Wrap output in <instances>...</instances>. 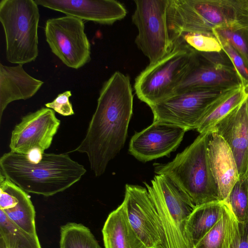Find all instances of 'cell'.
<instances>
[{"instance_id": "cell-1", "label": "cell", "mask_w": 248, "mask_h": 248, "mask_svg": "<svg viewBox=\"0 0 248 248\" xmlns=\"http://www.w3.org/2000/svg\"><path fill=\"white\" fill-rule=\"evenodd\" d=\"M133 107L130 78L116 71L103 85L85 136L72 151L86 154L96 177L124 146Z\"/></svg>"}, {"instance_id": "cell-2", "label": "cell", "mask_w": 248, "mask_h": 248, "mask_svg": "<svg viewBox=\"0 0 248 248\" xmlns=\"http://www.w3.org/2000/svg\"><path fill=\"white\" fill-rule=\"evenodd\" d=\"M86 172L84 167L68 154L43 153L38 161L29 155L12 151L0 158V173L28 193L52 196L78 182Z\"/></svg>"}, {"instance_id": "cell-3", "label": "cell", "mask_w": 248, "mask_h": 248, "mask_svg": "<svg viewBox=\"0 0 248 248\" xmlns=\"http://www.w3.org/2000/svg\"><path fill=\"white\" fill-rule=\"evenodd\" d=\"M167 21L176 43L182 35H213L214 29L234 24L248 28L247 0H169Z\"/></svg>"}, {"instance_id": "cell-4", "label": "cell", "mask_w": 248, "mask_h": 248, "mask_svg": "<svg viewBox=\"0 0 248 248\" xmlns=\"http://www.w3.org/2000/svg\"><path fill=\"white\" fill-rule=\"evenodd\" d=\"M208 133L200 134L192 144L170 162L157 164V174H164L182 189L197 206L220 201L207 152Z\"/></svg>"}, {"instance_id": "cell-5", "label": "cell", "mask_w": 248, "mask_h": 248, "mask_svg": "<svg viewBox=\"0 0 248 248\" xmlns=\"http://www.w3.org/2000/svg\"><path fill=\"white\" fill-rule=\"evenodd\" d=\"M33 0H1L0 21L5 33L6 57L10 63L23 65L38 56L40 14Z\"/></svg>"}, {"instance_id": "cell-6", "label": "cell", "mask_w": 248, "mask_h": 248, "mask_svg": "<svg viewBox=\"0 0 248 248\" xmlns=\"http://www.w3.org/2000/svg\"><path fill=\"white\" fill-rule=\"evenodd\" d=\"M196 56L197 51L180 39L170 53L149 64L136 77L134 89L138 98L150 107L172 95Z\"/></svg>"}, {"instance_id": "cell-7", "label": "cell", "mask_w": 248, "mask_h": 248, "mask_svg": "<svg viewBox=\"0 0 248 248\" xmlns=\"http://www.w3.org/2000/svg\"><path fill=\"white\" fill-rule=\"evenodd\" d=\"M151 183L144 182L161 218L169 248H189L185 227L196 205L168 176L157 174Z\"/></svg>"}, {"instance_id": "cell-8", "label": "cell", "mask_w": 248, "mask_h": 248, "mask_svg": "<svg viewBox=\"0 0 248 248\" xmlns=\"http://www.w3.org/2000/svg\"><path fill=\"white\" fill-rule=\"evenodd\" d=\"M135 3L132 20L138 30L135 43L152 64L170 53L176 45L167 21L169 0H137Z\"/></svg>"}, {"instance_id": "cell-9", "label": "cell", "mask_w": 248, "mask_h": 248, "mask_svg": "<svg viewBox=\"0 0 248 248\" xmlns=\"http://www.w3.org/2000/svg\"><path fill=\"white\" fill-rule=\"evenodd\" d=\"M231 89L200 88L172 94L150 106L153 122L177 126L186 131L196 130L210 105Z\"/></svg>"}, {"instance_id": "cell-10", "label": "cell", "mask_w": 248, "mask_h": 248, "mask_svg": "<svg viewBox=\"0 0 248 248\" xmlns=\"http://www.w3.org/2000/svg\"><path fill=\"white\" fill-rule=\"evenodd\" d=\"M83 20L72 16L48 19L46 40L52 52L66 66L78 69L91 60V45Z\"/></svg>"}, {"instance_id": "cell-11", "label": "cell", "mask_w": 248, "mask_h": 248, "mask_svg": "<svg viewBox=\"0 0 248 248\" xmlns=\"http://www.w3.org/2000/svg\"><path fill=\"white\" fill-rule=\"evenodd\" d=\"M123 202L132 228L147 248H169L161 218L146 188L126 185Z\"/></svg>"}, {"instance_id": "cell-12", "label": "cell", "mask_w": 248, "mask_h": 248, "mask_svg": "<svg viewBox=\"0 0 248 248\" xmlns=\"http://www.w3.org/2000/svg\"><path fill=\"white\" fill-rule=\"evenodd\" d=\"M241 85L239 76L223 50L197 51L194 62L172 94L200 88L227 89Z\"/></svg>"}, {"instance_id": "cell-13", "label": "cell", "mask_w": 248, "mask_h": 248, "mask_svg": "<svg viewBox=\"0 0 248 248\" xmlns=\"http://www.w3.org/2000/svg\"><path fill=\"white\" fill-rule=\"evenodd\" d=\"M60 124L54 111L46 107L26 114L12 132L11 151L30 155L36 151L43 154L51 146Z\"/></svg>"}, {"instance_id": "cell-14", "label": "cell", "mask_w": 248, "mask_h": 248, "mask_svg": "<svg viewBox=\"0 0 248 248\" xmlns=\"http://www.w3.org/2000/svg\"><path fill=\"white\" fill-rule=\"evenodd\" d=\"M186 130L177 126L158 122L131 139L129 152L140 161L147 162L168 155L181 142Z\"/></svg>"}, {"instance_id": "cell-15", "label": "cell", "mask_w": 248, "mask_h": 248, "mask_svg": "<svg viewBox=\"0 0 248 248\" xmlns=\"http://www.w3.org/2000/svg\"><path fill=\"white\" fill-rule=\"evenodd\" d=\"M38 5L82 20L111 25L123 19L127 11L115 0H35Z\"/></svg>"}, {"instance_id": "cell-16", "label": "cell", "mask_w": 248, "mask_h": 248, "mask_svg": "<svg viewBox=\"0 0 248 248\" xmlns=\"http://www.w3.org/2000/svg\"><path fill=\"white\" fill-rule=\"evenodd\" d=\"M212 132L220 136L235 158L239 178L247 177L248 167V95L220 121Z\"/></svg>"}, {"instance_id": "cell-17", "label": "cell", "mask_w": 248, "mask_h": 248, "mask_svg": "<svg viewBox=\"0 0 248 248\" xmlns=\"http://www.w3.org/2000/svg\"><path fill=\"white\" fill-rule=\"evenodd\" d=\"M207 147L210 168L218 187L220 201L224 202L239 179L237 164L231 149L216 132L208 133Z\"/></svg>"}, {"instance_id": "cell-18", "label": "cell", "mask_w": 248, "mask_h": 248, "mask_svg": "<svg viewBox=\"0 0 248 248\" xmlns=\"http://www.w3.org/2000/svg\"><path fill=\"white\" fill-rule=\"evenodd\" d=\"M0 210L21 228L37 235L35 211L29 195L0 173Z\"/></svg>"}, {"instance_id": "cell-19", "label": "cell", "mask_w": 248, "mask_h": 248, "mask_svg": "<svg viewBox=\"0 0 248 248\" xmlns=\"http://www.w3.org/2000/svg\"><path fill=\"white\" fill-rule=\"evenodd\" d=\"M44 82L28 74L22 65L9 66L0 64V123L11 102L32 97Z\"/></svg>"}, {"instance_id": "cell-20", "label": "cell", "mask_w": 248, "mask_h": 248, "mask_svg": "<svg viewBox=\"0 0 248 248\" xmlns=\"http://www.w3.org/2000/svg\"><path fill=\"white\" fill-rule=\"evenodd\" d=\"M102 232L105 248H147L132 228L123 202L109 214Z\"/></svg>"}, {"instance_id": "cell-21", "label": "cell", "mask_w": 248, "mask_h": 248, "mask_svg": "<svg viewBox=\"0 0 248 248\" xmlns=\"http://www.w3.org/2000/svg\"><path fill=\"white\" fill-rule=\"evenodd\" d=\"M224 202L217 201L196 206L185 227L189 248H194L221 218Z\"/></svg>"}, {"instance_id": "cell-22", "label": "cell", "mask_w": 248, "mask_h": 248, "mask_svg": "<svg viewBox=\"0 0 248 248\" xmlns=\"http://www.w3.org/2000/svg\"><path fill=\"white\" fill-rule=\"evenodd\" d=\"M248 95V90L243 85L226 92L210 105L196 130L200 134L211 132L217 124L240 105Z\"/></svg>"}, {"instance_id": "cell-23", "label": "cell", "mask_w": 248, "mask_h": 248, "mask_svg": "<svg viewBox=\"0 0 248 248\" xmlns=\"http://www.w3.org/2000/svg\"><path fill=\"white\" fill-rule=\"evenodd\" d=\"M238 230V222L224 202L220 219L194 248H229Z\"/></svg>"}, {"instance_id": "cell-24", "label": "cell", "mask_w": 248, "mask_h": 248, "mask_svg": "<svg viewBox=\"0 0 248 248\" xmlns=\"http://www.w3.org/2000/svg\"><path fill=\"white\" fill-rule=\"evenodd\" d=\"M0 248H42L37 236L10 219L0 210Z\"/></svg>"}, {"instance_id": "cell-25", "label": "cell", "mask_w": 248, "mask_h": 248, "mask_svg": "<svg viewBox=\"0 0 248 248\" xmlns=\"http://www.w3.org/2000/svg\"><path fill=\"white\" fill-rule=\"evenodd\" d=\"M60 248H102L88 227L75 222L61 226Z\"/></svg>"}, {"instance_id": "cell-26", "label": "cell", "mask_w": 248, "mask_h": 248, "mask_svg": "<svg viewBox=\"0 0 248 248\" xmlns=\"http://www.w3.org/2000/svg\"><path fill=\"white\" fill-rule=\"evenodd\" d=\"M238 223L248 224V179L239 178L224 201Z\"/></svg>"}, {"instance_id": "cell-27", "label": "cell", "mask_w": 248, "mask_h": 248, "mask_svg": "<svg viewBox=\"0 0 248 248\" xmlns=\"http://www.w3.org/2000/svg\"><path fill=\"white\" fill-rule=\"evenodd\" d=\"M213 34L229 43L248 62V28L236 23L216 28Z\"/></svg>"}, {"instance_id": "cell-28", "label": "cell", "mask_w": 248, "mask_h": 248, "mask_svg": "<svg viewBox=\"0 0 248 248\" xmlns=\"http://www.w3.org/2000/svg\"><path fill=\"white\" fill-rule=\"evenodd\" d=\"M180 39L199 52H219L223 50L218 40L213 35L187 33L182 35Z\"/></svg>"}, {"instance_id": "cell-29", "label": "cell", "mask_w": 248, "mask_h": 248, "mask_svg": "<svg viewBox=\"0 0 248 248\" xmlns=\"http://www.w3.org/2000/svg\"><path fill=\"white\" fill-rule=\"evenodd\" d=\"M217 39L231 61L243 85L248 90V62L229 43L221 39Z\"/></svg>"}, {"instance_id": "cell-30", "label": "cell", "mask_w": 248, "mask_h": 248, "mask_svg": "<svg viewBox=\"0 0 248 248\" xmlns=\"http://www.w3.org/2000/svg\"><path fill=\"white\" fill-rule=\"evenodd\" d=\"M71 95L70 91H65L59 94L52 102L46 103L45 106L64 116L74 115L73 107L69 101Z\"/></svg>"}, {"instance_id": "cell-31", "label": "cell", "mask_w": 248, "mask_h": 248, "mask_svg": "<svg viewBox=\"0 0 248 248\" xmlns=\"http://www.w3.org/2000/svg\"><path fill=\"white\" fill-rule=\"evenodd\" d=\"M238 232L229 248H248V224L238 223Z\"/></svg>"}, {"instance_id": "cell-32", "label": "cell", "mask_w": 248, "mask_h": 248, "mask_svg": "<svg viewBox=\"0 0 248 248\" xmlns=\"http://www.w3.org/2000/svg\"><path fill=\"white\" fill-rule=\"evenodd\" d=\"M247 178L248 179V170H247Z\"/></svg>"}, {"instance_id": "cell-33", "label": "cell", "mask_w": 248, "mask_h": 248, "mask_svg": "<svg viewBox=\"0 0 248 248\" xmlns=\"http://www.w3.org/2000/svg\"><path fill=\"white\" fill-rule=\"evenodd\" d=\"M247 3H248V0H247Z\"/></svg>"}]
</instances>
